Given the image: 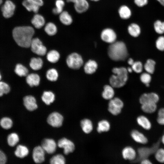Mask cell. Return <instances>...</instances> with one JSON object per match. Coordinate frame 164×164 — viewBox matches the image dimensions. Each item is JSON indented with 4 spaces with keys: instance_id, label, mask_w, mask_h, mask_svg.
<instances>
[{
    "instance_id": "obj_1",
    "label": "cell",
    "mask_w": 164,
    "mask_h": 164,
    "mask_svg": "<svg viewBox=\"0 0 164 164\" xmlns=\"http://www.w3.org/2000/svg\"><path fill=\"white\" fill-rule=\"evenodd\" d=\"M34 29L30 26H18L12 31L13 38L19 46L25 48L30 47L34 34Z\"/></svg>"
},
{
    "instance_id": "obj_2",
    "label": "cell",
    "mask_w": 164,
    "mask_h": 164,
    "mask_svg": "<svg viewBox=\"0 0 164 164\" xmlns=\"http://www.w3.org/2000/svg\"><path fill=\"white\" fill-rule=\"evenodd\" d=\"M108 53L111 60L116 61H124L128 56L126 46L121 41H115L110 44L108 48Z\"/></svg>"
},
{
    "instance_id": "obj_3",
    "label": "cell",
    "mask_w": 164,
    "mask_h": 164,
    "mask_svg": "<svg viewBox=\"0 0 164 164\" xmlns=\"http://www.w3.org/2000/svg\"><path fill=\"white\" fill-rule=\"evenodd\" d=\"M113 74L109 79L111 85L114 88H118L124 86L128 78V72L124 67H114L112 69Z\"/></svg>"
},
{
    "instance_id": "obj_4",
    "label": "cell",
    "mask_w": 164,
    "mask_h": 164,
    "mask_svg": "<svg viewBox=\"0 0 164 164\" xmlns=\"http://www.w3.org/2000/svg\"><path fill=\"white\" fill-rule=\"evenodd\" d=\"M124 106V103L120 99L117 97H113L109 100L108 111L112 114L117 115L121 113Z\"/></svg>"
},
{
    "instance_id": "obj_5",
    "label": "cell",
    "mask_w": 164,
    "mask_h": 164,
    "mask_svg": "<svg viewBox=\"0 0 164 164\" xmlns=\"http://www.w3.org/2000/svg\"><path fill=\"white\" fill-rule=\"evenodd\" d=\"M66 62L69 68L73 69H78L83 65V60L80 55L73 53L68 56Z\"/></svg>"
},
{
    "instance_id": "obj_6",
    "label": "cell",
    "mask_w": 164,
    "mask_h": 164,
    "mask_svg": "<svg viewBox=\"0 0 164 164\" xmlns=\"http://www.w3.org/2000/svg\"><path fill=\"white\" fill-rule=\"evenodd\" d=\"M30 47L32 51L41 56L44 55L46 52V48L43 45L42 42L38 38H33Z\"/></svg>"
},
{
    "instance_id": "obj_7",
    "label": "cell",
    "mask_w": 164,
    "mask_h": 164,
    "mask_svg": "<svg viewBox=\"0 0 164 164\" xmlns=\"http://www.w3.org/2000/svg\"><path fill=\"white\" fill-rule=\"evenodd\" d=\"M159 143V142H157L151 148L144 147L139 148L138 150V160L141 161L143 159L147 158L150 155L155 153L158 149Z\"/></svg>"
},
{
    "instance_id": "obj_8",
    "label": "cell",
    "mask_w": 164,
    "mask_h": 164,
    "mask_svg": "<svg viewBox=\"0 0 164 164\" xmlns=\"http://www.w3.org/2000/svg\"><path fill=\"white\" fill-rule=\"evenodd\" d=\"M63 117L59 113L54 112L51 113L47 118L48 123L51 126L54 127L61 126L63 121Z\"/></svg>"
},
{
    "instance_id": "obj_9",
    "label": "cell",
    "mask_w": 164,
    "mask_h": 164,
    "mask_svg": "<svg viewBox=\"0 0 164 164\" xmlns=\"http://www.w3.org/2000/svg\"><path fill=\"white\" fill-rule=\"evenodd\" d=\"M58 145L59 147L63 149L64 153L66 155L73 152L75 149L74 143L70 140L64 138L59 140Z\"/></svg>"
},
{
    "instance_id": "obj_10",
    "label": "cell",
    "mask_w": 164,
    "mask_h": 164,
    "mask_svg": "<svg viewBox=\"0 0 164 164\" xmlns=\"http://www.w3.org/2000/svg\"><path fill=\"white\" fill-rule=\"evenodd\" d=\"M101 36L103 41L110 44L115 42L117 38L115 32L110 28L104 29L101 32Z\"/></svg>"
},
{
    "instance_id": "obj_11",
    "label": "cell",
    "mask_w": 164,
    "mask_h": 164,
    "mask_svg": "<svg viewBox=\"0 0 164 164\" xmlns=\"http://www.w3.org/2000/svg\"><path fill=\"white\" fill-rule=\"evenodd\" d=\"M158 95L155 92L145 93L140 97L139 101L142 104L145 103H155L157 104L159 100Z\"/></svg>"
},
{
    "instance_id": "obj_12",
    "label": "cell",
    "mask_w": 164,
    "mask_h": 164,
    "mask_svg": "<svg viewBox=\"0 0 164 164\" xmlns=\"http://www.w3.org/2000/svg\"><path fill=\"white\" fill-rule=\"evenodd\" d=\"M15 8L12 2L9 0L6 1L1 8L3 15L6 18L11 17L14 14Z\"/></svg>"
},
{
    "instance_id": "obj_13",
    "label": "cell",
    "mask_w": 164,
    "mask_h": 164,
    "mask_svg": "<svg viewBox=\"0 0 164 164\" xmlns=\"http://www.w3.org/2000/svg\"><path fill=\"white\" fill-rule=\"evenodd\" d=\"M41 146L45 152L49 154H51L55 151L56 144L53 139L46 138L42 141Z\"/></svg>"
},
{
    "instance_id": "obj_14",
    "label": "cell",
    "mask_w": 164,
    "mask_h": 164,
    "mask_svg": "<svg viewBox=\"0 0 164 164\" xmlns=\"http://www.w3.org/2000/svg\"><path fill=\"white\" fill-rule=\"evenodd\" d=\"M67 2H72L74 4L75 9L78 13H82L86 11L89 5L86 0H67Z\"/></svg>"
},
{
    "instance_id": "obj_15",
    "label": "cell",
    "mask_w": 164,
    "mask_h": 164,
    "mask_svg": "<svg viewBox=\"0 0 164 164\" xmlns=\"http://www.w3.org/2000/svg\"><path fill=\"white\" fill-rule=\"evenodd\" d=\"M45 152L41 146H38L34 148L32 152V158L35 162L40 163L44 161Z\"/></svg>"
},
{
    "instance_id": "obj_16",
    "label": "cell",
    "mask_w": 164,
    "mask_h": 164,
    "mask_svg": "<svg viewBox=\"0 0 164 164\" xmlns=\"http://www.w3.org/2000/svg\"><path fill=\"white\" fill-rule=\"evenodd\" d=\"M23 103L26 108L29 111H33L37 108L36 100L32 96H25L23 98Z\"/></svg>"
},
{
    "instance_id": "obj_17",
    "label": "cell",
    "mask_w": 164,
    "mask_h": 164,
    "mask_svg": "<svg viewBox=\"0 0 164 164\" xmlns=\"http://www.w3.org/2000/svg\"><path fill=\"white\" fill-rule=\"evenodd\" d=\"M121 154L125 159L133 161L136 159L137 153L135 150L132 147L127 146L122 150Z\"/></svg>"
},
{
    "instance_id": "obj_18",
    "label": "cell",
    "mask_w": 164,
    "mask_h": 164,
    "mask_svg": "<svg viewBox=\"0 0 164 164\" xmlns=\"http://www.w3.org/2000/svg\"><path fill=\"white\" fill-rule=\"evenodd\" d=\"M22 4L28 11L35 13L38 12L40 6L36 0H24Z\"/></svg>"
},
{
    "instance_id": "obj_19",
    "label": "cell",
    "mask_w": 164,
    "mask_h": 164,
    "mask_svg": "<svg viewBox=\"0 0 164 164\" xmlns=\"http://www.w3.org/2000/svg\"><path fill=\"white\" fill-rule=\"evenodd\" d=\"M132 138L136 142L145 144L148 142V140L146 137L142 133L136 130H132L130 133Z\"/></svg>"
},
{
    "instance_id": "obj_20",
    "label": "cell",
    "mask_w": 164,
    "mask_h": 164,
    "mask_svg": "<svg viewBox=\"0 0 164 164\" xmlns=\"http://www.w3.org/2000/svg\"><path fill=\"white\" fill-rule=\"evenodd\" d=\"M98 65L94 60H90L85 64L84 69L85 73L87 74H91L95 72L97 68Z\"/></svg>"
},
{
    "instance_id": "obj_21",
    "label": "cell",
    "mask_w": 164,
    "mask_h": 164,
    "mask_svg": "<svg viewBox=\"0 0 164 164\" xmlns=\"http://www.w3.org/2000/svg\"><path fill=\"white\" fill-rule=\"evenodd\" d=\"M29 152V150L26 146L19 144L16 146L14 154L18 158L22 159L27 156Z\"/></svg>"
},
{
    "instance_id": "obj_22",
    "label": "cell",
    "mask_w": 164,
    "mask_h": 164,
    "mask_svg": "<svg viewBox=\"0 0 164 164\" xmlns=\"http://www.w3.org/2000/svg\"><path fill=\"white\" fill-rule=\"evenodd\" d=\"M80 126L83 132L88 134L92 132L93 129V124L91 121L88 118H84L80 121Z\"/></svg>"
},
{
    "instance_id": "obj_23",
    "label": "cell",
    "mask_w": 164,
    "mask_h": 164,
    "mask_svg": "<svg viewBox=\"0 0 164 164\" xmlns=\"http://www.w3.org/2000/svg\"><path fill=\"white\" fill-rule=\"evenodd\" d=\"M114 91L113 87L111 85H106L104 87V90L102 93L103 98L107 100H110L114 97Z\"/></svg>"
},
{
    "instance_id": "obj_24",
    "label": "cell",
    "mask_w": 164,
    "mask_h": 164,
    "mask_svg": "<svg viewBox=\"0 0 164 164\" xmlns=\"http://www.w3.org/2000/svg\"><path fill=\"white\" fill-rule=\"evenodd\" d=\"M31 23L36 28L40 29L44 25L45 20L43 16L39 14H36L32 18Z\"/></svg>"
},
{
    "instance_id": "obj_25",
    "label": "cell",
    "mask_w": 164,
    "mask_h": 164,
    "mask_svg": "<svg viewBox=\"0 0 164 164\" xmlns=\"http://www.w3.org/2000/svg\"><path fill=\"white\" fill-rule=\"evenodd\" d=\"M138 124L146 130H149L151 128V124L149 119L145 116L140 115L136 119Z\"/></svg>"
},
{
    "instance_id": "obj_26",
    "label": "cell",
    "mask_w": 164,
    "mask_h": 164,
    "mask_svg": "<svg viewBox=\"0 0 164 164\" xmlns=\"http://www.w3.org/2000/svg\"><path fill=\"white\" fill-rule=\"evenodd\" d=\"M26 80L30 86H37L39 84L40 78L38 74L32 73L27 76Z\"/></svg>"
},
{
    "instance_id": "obj_27",
    "label": "cell",
    "mask_w": 164,
    "mask_h": 164,
    "mask_svg": "<svg viewBox=\"0 0 164 164\" xmlns=\"http://www.w3.org/2000/svg\"><path fill=\"white\" fill-rule=\"evenodd\" d=\"M7 142L8 145L12 147L16 146L20 140L18 134L15 132L9 133L7 137Z\"/></svg>"
},
{
    "instance_id": "obj_28",
    "label": "cell",
    "mask_w": 164,
    "mask_h": 164,
    "mask_svg": "<svg viewBox=\"0 0 164 164\" xmlns=\"http://www.w3.org/2000/svg\"><path fill=\"white\" fill-rule=\"evenodd\" d=\"M111 128L110 122L108 120L103 119L99 121L97 124V130L99 133L108 131Z\"/></svg>"
},
{
    "instance_id": "obj_29",
    "label": "cell",
    "mask_w": 164,
    "mask_h": 164,
    "mask_svg": "<svg viewBox=\"0 0 164 164\" xmlns=\"http://www.w3.org/2000/svg\"><path fill=\"white\" fill-rule=\"evenodd\" d=\"M12 119L8 117H2L0 120V125L1 127L5 130H9L13 125Z\"/></svg>"
},
{
    "instance_id": "obj_30",
    "label": "cell",
    "mask_w": 164,
    "mask_h": 164,
    "mask_svg": "<svg viewBox=\"0 0 164 164\" xmlns=\"http://www.w3.org/2000/svg\"><path fill=\"white\" fill-rule=\"evenodd\" d=\"M60 14L59 19L63 24L69 25L72 23L73 21L72 17L67 11H63Z\"/></svg>"
},
{
    "instance_id": "obj_31",
    "label": "cell",
    "mask_w": 164,
    "mask_h": 164,
    "mask_svg": "<svg viewBox=\"0 0 164 164\" xmlns=\"http://www.w3.org/2000/svg\"><path fill=\"white\" fill-rule=\"evenodd\" d=\"M128 33L132 36L136 37L138 36L141 33V29L139 26L136 23L131 24L128 27Z\"/></svg>"
},
{
    "instance_id": "obj_32",
    "label": "cell",
    "mask_w": 164,
    "mask_h": 164,
    "mask_svg": "<svg viewBox=\"0 0 164 164\" xmlns=\"http://www.w3.org/2000/svg\"><path fill=\"white\" fill-rule=\"evenodd\" d=\"M156 63L153 59H149L147 60L143 65L144 69L146 72L152 74L155 71Z\"/></svg>"
},
{
    "instance_id": "obj_33",
    "label": "cell",
    "mask_w": 164,
    "mask_h": 164,
    "mask_svg": "<svg viewBox=\"0 0 164 164\" xmlns=\"http://www.w3.org/2000/svg\"><path fill=\"white\" fill-rule=\"evenodd\" d=\"M55 95L50 91H44L42 96V101L46 104L50 105L55 100Z\"/></svg>"
},
{
    "instance_id": "obj_34",
    "label": "cell",
    "mask_w": 164,
    "mask_h": 164,
    "mask_svg": "<svg viewBox=\"0 0 164 164\" xmlns=\"http://www.w3.org/2000/svg\"><path fill=\"white\" fill-rule=\"evenodd\" d=\"M118 13L120 17L123 19L129 18L132 13L130 9L126 5L121 6L119 9Z\"/></svg>"
},
{
    "instance_id": "obj_35",
    "label": "cell",
    "mask_w": 164,
    "mask_h": 164,
    "mask_svg": "<svg viewBox=\"0 0 164 164\" xmlns=\"http://www.w3.org/2000/svg\"><path fill=\"white\" fill-rule=\"evenodd\" d=\"M43 62L42 59L40 58H32L29 63L31 68L35 70H38L41 69L43 66Z\"/></svg>"
},
{
    "instance_id": "obj_36",
    "label": "cell",
    "mask_w": 164,
    "mask_h": 164,
    "mask_svg": "<svg viewBox=\"0 0 164 164\" xmlns=\"http://www.w3.org/2000/svg\"><path fill=\"white\" fill-rule=\"evenodd\" d=\"M141 108L143 111L147 113H152L155 111L157 106L155 103H145L141 104Z\"/></svg>"
},
{
    "instance_id": "obj_37",
    "label": "cell",
    "mask_w": 164,
    "mask_h": 164,
    "mask_svg": "<svg viewBox=\"0 0 164 164\" xmlns=\"http://www.w3.org/2000/svg\"><path fill=\"white\" fill-rule=\"evenodd\" d=\"M47 59L50 62L55 63L58 61L60 57L59 53L56 50H52L49 52L47 55Z\"/></svg>"
},
{
    "instance_id": "obj_38",
    "label": "cell",
    "mask_w": 164,
    "mask_h": 164,
    "mask_svg": "<svg viewBox=\"0 0 164 164\" xmlns=\"http://www.w3.org/2000/svg\"><path fill=\"white\" fill-rule=\"evenodd\" d=\"M15 73L20 77L27 76L28 74V69L21 64H17L15 69Z\"/></svg>"
},
{
    "instance_id": "obj_39",
    "label": "cell",
    "mask_w": 164,
    "mask_h": 164,
    "mask_svg": "<svg viewBox=\"0 0 164 164\" xmlns=\"http://www.w3.org/2000/svg\"><path fill=\"white\" fill-rule=\"evenodd\" d=\"M44 30L49 35L53 36L56 33L57 28L54 23L50 22L46 25L44 28Z\"/></svg>"
},
{
    "instance_id": "obj_40",
    "label": "cell",
    "mask_w": 164,
    "mask_h": 164,
    "mask_svg": "<svg viewBox=\"0 0 164 164\" xmlns=\"http://www.w3.org/2000/svg\"><path fill=\"white\" fill-rule=\"evenodd\" d=\"M151 74L147 72L143 73L141 74L140 79L141 82L147 87H149L151 80Z\"/></svg>"
},
{
    "instance_id": "obj_41",
    "label": "cell",
    "mask_w": 164,
    "mask_h": 164,
    "mask_svg": "<svg viewBox=\"0 0 164 164\" xmlns=\"http://www.w3.org/2000/svg\"><path fill=\"white\" fill-rule=\"evenodd\" d=\"M56 8L53 9V12L55 14H60L63 11L65 3L63 0H56L55 2Z\"/></svg>"
},
{
    "instance_id": "obj_42",
    "label": "cell",
    "mask_w": 164,
    "mask_h": 164,
    "mask_svg": "<svg viewBox=\"0 0 164 164\" xmlns=\"http://www.w3.org/2000/svg\"><path fill=\"white\" fill-rule=\"evenodd\" d=\"M46 77L47 79L50 81H55L57 79L58 77V72L55 69H50L46 72Z\"/></svg>"
},
{
    "instance_id": "obj_43",
    "label": "cell",
    "mask_w": 164,
    "mask_h": 164,
    "mask_svg": "<svg viewBox=\"0 0 164 164\" xmlns=\"http://www.w3.org/2000/svg\"><path fill=\"white\" fill-rule=\"evenodd\" d=\"M50 162L52 164H64L65 163V160L62 155L59 154L52 157Z\"/></svg>"
},
{
    "instance_id": "obj_44",
    "label": "cell",
    "mask_w": 164,
    "mask_h": 164,
    "mask_svg": "<svg viewBox=\"0 0 164 164\" xmlns=\"http://www.w3.org/2000/svg\"><path fill=\"white\" fill-rule=\"evenodd\" d=\"M154 26L156 33L160 34L164 33V22L157 20L154 22Z\"/></svg>"
},
{
    "instance_id": "obj_45",
    "label": "cell",
    "mask_w": 164,
    "mask_h": 164,
    "mask_svg": "<svg viewBox=\"0 0 164 164\" xmlns=\"http://www.w3.org/2000/svg\"><path fill=\"white\" fill-rule=\"evenodd\" d=\"M10 90V87L7 84L0 81V97L3 96L4 94L9 93Z\"/></svg>"
},
{
    "instance_id": "obj_46",
    "label": "cell",
    "mask_w": 164,
    "mask_h": 164,
    "mask_svg": "<svg viewBox=\"0 0 164 164\" xmlns=\"http://www.w3.org/2000/svg\"><path fill=\"white\" fill-rule=\"evenodd\" d=\"M155 157L159 162L164 163V149H158L155 152Z\"/></svg>"
},
{
    "instance_id": "obj_47",
    "label": "cell",
    "mask_w": 164,
    "mask_h": 164,
    "mask_svg": "<svg viewBox=\"0 0 164 164\" xmlns=\"http://www.w3.org/2000/svg\"><path fill=\"white\" fill-rule=\"evenodd\" d=\"M133 71L137 73H141L144 69L143 65L140 61L135 62L131 66Z\"/></svg>"
},
{
    "instance_id": "obj_48",
    "label": "cell",
    "mask_w": 164,
    "mask_h": 164,
    "mask_svg": "<svg viewBox=\"0 0 164 164\" xmlns=\"http://www.w3.org/2000/svg\"><path fill=\"white\" fill-rule=\"evenodd\" d=\"M155 46L158 50L164 51V36H161L157 38L155 42Z\"/></svg>"
},
{
    "instance_id": "obj_49",
    "label": "cell",
    "mask_w": 164,
    "mask_h": 164,
    "mask_svg": "<svg viewBox=\"0 0 164 164\" xmlns=\"http://www.w3.org/2000/svg\"><path fill=\"white\" fill-rule=\"evenodd\" d=\"M157 121L159 124L164 125V108H161L159 110Z\"/></svg>"
},
{
    "instance_id": "obj_50",
    "label": "cell",
    "mask_w": 164,
    "mask_h": 164,
    "mask_svg": "<svg viewBox=\"0 0 164 164\" xmlns=\"http://www.w3.org/2000/svg\"><path fill=\"white\" fill-rule=\"evenodd\" d=\"M7 161V158L5 154L0 149V164H6Z\"/></svg>"
},
{
    "instance_id": "obj_51",
    "label": "cell",
    "mask_w": 164,
    "mask_h": 164,
    "mask_svg": "<svg viewBox=\"0 0 164 164\" xmlns=\"http://www.w3.org/2000/svg\"><path fill=\"white\" fill-rule=\"evenodd\" d=\"M135 4L138 6L141 7H143L147 4L148 0H134Z\"/></svg>"
},
{
    "instance_id": "obj_52",
    "label": "cell",
    "mask_w": 164,
    "mask_h": 164,
    "mask_svg": "<svg viewBox=\"0 0 164 164\" xmlns=\"http://www.w3.org/2000/svg\"><path fill=\"white\" fill-rule=\"evenodd\" d=\"M141 163L142 164H151L152 162L147 158L142 159L141 161Z\"/></svg>"
},
{
    "instance_id": "obj_53",
    "label": "cell",
    "mask_w": 164,
    "mask_h": 164,
    "mask_svg": "<svg viewBox=\"0 0 164 164\" xmlns=\"http://www.w3.org/2000/svg\"><path fill=\"white\" fill-rule=\"evenodd\" d=\"M135 61L132 58H129L128 60V63L131 66H132L134 63Z\"/></svg>"
},
{
    "instance_id": "obj_54",
    "label": "cell",
    "mask_w": 164,
    "mask_h": 164,
    "mask_svg": "<svg viewBox=\"0 0 164 164\" xmlns=\"http://www.w3.org/2000/svg\"><path fill=\"white\" fill-rule=\"evenodd\" d=\"M127 69L128 73H131L133 71L132 67H128Z\"/></svg>"
},
{
    "instance_id": "obj_55",
    "label": "cell",
    "mask_w": 164,
    "mask_h": 164,
    "mask_svg": "<svg viewBox=\"0 0 164 164\" xmlns=\"http://www.w3.org/2000/svg\"><path fill=\"white\" fill-rule=\"evenodd\" d=\"M162 5L164 6V0H157Z\"/></svg>"
},
{
    "instance_id": "obj_56",
    "label": "cell",
    "mask_w": 164,
    "mask_h": 164,
    "mask_svg": "<svg viewBox=\"0 0 164 164\" xmlns=\"http://www.w3.org/2000/svg\"><path fill=\"white\" fill-rule=\"evenodd\" d=\"M161 140L162 143L164 145V135L162 136Z\"/></svg>"
},
{
    "instance_id": "obj_57",
    "label": "cell",
    "mask_w": 164,
    "mask_h": 164,
    "mask_svg": "<svg viewBox=\"0 0 164 164\" xmlns=\"http://www.w3.org/2000/svg\"><path fill=\"white\" fill-rule=\"evenodd\" d=\"M2 78V76L0 72V81H1V79Z\"/></svg>"
},
{
    "instance_id": "obj_58",
    "label": "cell",
    "mask_w": 164,
    "mask_h": 164,
    "mask_svg": "<svg viewBox=\"0 0 164 164\" xmlns=\"http://www.w3.org/2000/svg\"><path fill=\"white\" fill-rule=\"evenodd\" d=\"M2 0H0V5L2 3Z\"/></svg>"
},
{
    "instance_id": "obj_59",
    "label": "cell",
    "mask_w": 164,
    "mask_h": 164,
    "mask_svg": "<svg viewBox=\"0 0 164 164\" xmlns=\"http://www.w3.org/2000/svg\"><path fill=\"white\" fill-rule=\"evenodd\" d=\"M91 0L94 1H99V0Z\"/></svg>"
}]
</instances>
